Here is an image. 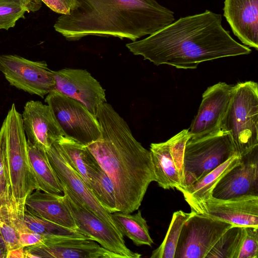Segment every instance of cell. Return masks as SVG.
Wrapping results in <instances>:
<instances>
[{
  "instance_id": "6da1fadb",
  "label": "cell",
  "mask_w": 258,
  "mask_h": 258,
  "mask_svg": "<svg viewBox=\"0 0 258 258\" xmlns=\"http://www.w3.org/2000/svg\"><path fill=\"white\" fill-rule=\"evenodd\" d=\"M222 21L221 15L207 10L181 17L126 46L134 54L156 66L183 69H196L204 61L250 53L248 47L231 37Z\"/></svg>"
},
{
  "instance_id": "7a4b0ae2",
  "label": "cell",
  "mask_w": 258,
  "mask_h": 258,
  "mask_svg": "<svg viewBox=\"0 0 258 258\" xmlns=\"http://www.w3.org/2000/svg\"><path fill=\"white\" fill-rule=\"evenodd\" d=\"M100 138L86 147L111 180L117 212L138 210L156 176L151 152L133 136L124 119L106 102L97 109Z\"/></svg>"
},
{
  "instance_id": "3957f363",
  "label": "cell",
  "mask_w": 258,
  "mask_h": 258,
  "mask_svg": "<svg viewBox=\"0 0 258 258\" xmlns=\"http://www.w3.org/2000/svg\"><path fill=\"white\" fill-rule=\"evenodd\" d=\"M174 20L173 11L156 0H73L53 27L69 41L93 35L135 41Z\"/></svg>"
},
{
  "instance_id": "277c9868",
  "label": "cell",
  "mask_w": 258,
  "mask_h": 258,
  "mask_svg": "<svg viewBox=\"0 0 258 258\" xmlns=\"http://www.w3.org/2000/svg\"><path fill=\"white\" fill-rule=\"evenodd\" d=\"M0 155L15 210L23 215L27 197L38 187L29 163L22 114L15 104L0 129Z\"/></svg>"
},
{
  "instance_id": "5b68a950",
  "label": "cell",
  "mask_w": 258,
  "mask_h": 258,
  "mask_svg": "<svg viewBox=\"0 0 258 258\" xmlns=\"http://www.w3.org/2000/svg\"><path fill=\"white\" fill-rule=\"evenodd\" d=\"M219 130L230 134L237 156L258 145V85L249 81L234 86Z\"/></svg>"
},
{
  "instance_id": "8992f818",
  "label": "cell",
  "mask_w": 258,
  "mask_h": 258,
  "mask_svg": "<svg viewBox=\"0 0 258 258\" xmlns=\"http://www.w3.org/2000/svg\"><path fill=\"white\" fill-rule=\"evenodd\" d=\"M234 155H237L228 132L219 130L205 136L190 138L184 151V186L202 178Z\"/></svg>"
},
{
  "instance_id": "52a82bcc",
  "label": "cell",
  "mask_w": 258,
  "mask_h": 258,
  "mask_svg": "<svg viewBox=\"0 0 258 258\" xmlns=\"http://www.w3.org/2000/svg\"><path fill=\"white\" fill-rule=\"evenodd\" d=\"M45 102L66 137L85 146L100 138L101 129L96 116L78 101L52 91L47 95Z\"/></svg>"
},
{
  "instance_id": "ba28073f",
  "label": "cell",
  "mask_w": 258,
  "mask_h": 258,
  "mask_svg": "<svg viewBox=\"0 0 258 258\" xmlns=\"http://www.w3.org/2000/svg\"><path fill=\"white\" fill-rule=\"evenodd\" d=\"M63 201L76 224V230L99 243L105 249L123 258H140L141 254L132 251L125 245L123 235L110 226L80 202L63 183Z\"/></svg>"
},
{
  "instance_id": "9c48e42d",
  "label": "cell",
  "mask_w": 258,
  "mask_h": 258,
  "mask_svg": "<svg viewBox=\"0 0 258 258\" xmlns=\"http://www.w3.org/2000/svg\"><path fill=\"white\" fill-rule=\"evenodd\" d=\"M232 226L191 211L182 227L174 258H206L219 238Z\"/></svg>"
},
{
  "instance_id": "30bf717a",
  "label": "cell",
  "mask_w": 258,
  "mask_h": 258,
  "mask_svg": "<svg viewBox=\"0 0 258 258\" xmlns=\"http://www.w3.org/2000/svg\"><path fill=\"white\" fill-rule=\"evenodd\" d=\"M0 71L10 84L42 98L53 91V71L44 61H32L12 54L0 55Z\"/></svg>"
},
{
  "instance_id": "8fae6325",
  "label": "cell",
  "mask_w": 258,
  "mask_h": 258,
  "mask_svg": "<svg viewBox=\"0 0 258 258\" xmlns=\"http://www.w3.org/2000/svg\"><path fill=\"white\" fill-rule=\"evenodd\" d=\"M53 73L55 85L53 91L78 101L94 115L99 106L107 102L105 90L87 71L64 68Z\"/></svg>"
},
{
  "instance_id": "7c38bea8",
  "label": "cell",
  "mask_w": 258,
  "mask_h": 258,
  "mask_svg": "<svg viewBox=\"0 0 258 258\" xmlns=\"http://www.w3.org/2000/svg\"><path fill=\"white\" fill-rule=\"evenodd\" d=\"M239 157V162L216 185L212 197L228 199L245 195L258 196V145Z\"/></svg>"
},
{
  "instance_id": "4fadbf2b",
  "label": "cell",
  "mask_w": 258,
  "mask_h": 258,
  "mask_svg": "<svg viewBox=\"0 0 258 258\" xmlns=\"http://www.w3.org/2000/svg\"><path fill=\"white\" fill-rule=\"evenodd\" d=\"M191 210L234 226L258 227V196L245 195L228 199L212 197Z\"/></svg>"
},
{
  "instance_id": "5bb4252c",
  "label": "cell",
  "mask_w": 258,
  "mask_h": 258,
  "mask_svg": "<svg viewBox=\"0 0 258 258\" xmlns=\"http://www.w3.org/2000/svg\"><path fill=\"white\" fill-rule=\"evenodd\" d=\"M234 86L219 82L204 92L197 114L188 129L190 138L205 136L219 130L231 101Z\"/></svg>"
},
{
  "instance_id": "9a60e30c",
  "label": "cell",
  "mask_w": 258,
  "mask_h": 258,
  "mask_svg": "<svg viewBox=\"0 0 258 258\" xmlns=\"http://www.w3.org/2000/svg\"><path fill=\"white\" fill-rule=\"evenodd\" d=\"M27 142L46 151L65 136L50 107L39 101L26 103L22 114Z\"/></svg>"
},
{
  "instance_id": "2e32d148",
  "label": "cell",
  "mask_w": 258,
  "mask_h": 258,
  "mask_svg": "<svg viewBox=\"0 0 258 258\" xmlns=\"http://www.w3.org/2000/svg\"><path fill=\"white\" fill-rule=\"evenodd\" d=\"M46 154L60 183L66 185L89 210L108 225L119 231L110 214L102 207L91 190L70 165L56 142L46 151Z\"/></svg>"
},
{
  "instance_id": "e0dca14e",
  "label": "cell",
  "mask_w": 258,
  "mask_h": 258,
  "mask_svg": "<svg viewBox=\"0 0 258 258\" xmlns=\"http://www.w3.org/2000/svg\"><path fill=\"white\" fill-rule=\"evenodd\" d=\"M25 258H123L86 239H72L24 247Z\"/></svg>"
},
{
  "instance_id": "ac0fdd59",
  "label": "cell",
  "mask_w": 258,
  "mask_h": 258,
  "mask_svg": "<svg viewBox=\"0 0 258 258\" xmlns=\"http://www.w3.org/2000/svg\"><path fill=\"white\" fill-rule=\"evenodd\" d=\"M223 16L245 46L258 49V0H224Z\"/></svg>"
},
{
  "instance_id": "d6986e66",
  "label": "cell",
  "mask_w": 258,
  "mask_h": 258,
  "mask_svg": "<svg viewBox=\"0 0 258 258\" xmlns=\"http://www.w3.org/2000/svg\"><path fill=\"white\" fill-rule=\"evenodd\" d=\"M25 205L31 212L42 218L65 227L77 229L64 203L63 196L36 189L27 197Z\"/></svg>"
},
{
  "instance_id": "ffe728a7",
  "label": "cell",
  "mask_w": 258,
  "mask_h": 258,
  "mask_svg": "<svg viewBox=\"0 0 258 258\" xmlns=\"http://www.w3.org/2000/svg\"><path fill=\"white\" fill-rule=\"evenodd\" d=\"M239 161V156H233L202 178L188 185L176 189L182 194L184 200L192 208L212 197V191L219 180Z\"/></svg>"
},
{
  "instance_id": "44dd1931",
  "label": "cell",
  "mask_w": 258,
  "mask_h": 258,
  "mask_svg": "<svg viewBox=\"0 0 258 258\" xmlns=\"http://www.w3.org/2000/svg\"><path fill=\"white\" fill-rule=\"evenodd\" d=\"M150 151L156 182L158 185L165 189L177 188L181 186V177L171 154L167 141L159 143H152Z\"/></svg>"
},
{
  "instance_id": "7402d4cb",
  "label": "cell",
  "mask_w": 258,
  "mask_h": 258,
  "mask_svg": "<svg viewBox=\"0 0 258 258\" xmlns=\"http://www.w3.org/2000/svg\"><path fill=\"white\" fill-rule=\"evenodd\" d=\"M27 149L30 167L39 190L60 194L63 192L61 184L51 167L46 152L28 143Z\"/></svg>"
},
{
  "instance_id": "603a6c76",
  "label": "cell",
  "mask_w": 258,
  "mask_h": 258,
  "mask_svg": "<svg viewBox=\"0 0 258 258\" xmlns=\"http://www.w3.org/2000/svg\"><path fill=\"white\" fill-rule=\"evenodd\" d=\"M72 168L90 188V172L97 162L86 146L63 137L55 142Z\"/></svg>"
},
{
  "instance_id": "cb8c5ba5",
  "label": "cell",
  "mask_w": 258,
  "mask_h": 258,
  "mask_svg": "<svg viewBox=\"0 0 258 258\" xmlns=\"http://www.w3.org/2000/svg\"><path fill=\"white\" fill-rule=\"evenodd\" d=\"M119 232L137 246L146 245L151 246L153 241L150 235L146 220L141 210L135 214L121 212L110 214Z\"/></svg>"
},
{
  "instance_id": "d4e9b609",
  "label": "cell",
  "mask_w": 258,
  "mask_h": 258,
  "mask_svg": "<svg viewBox=\"0 0 258 258\" xmlns=\"http://www.w3.org/2000/svg\"><path fill=\"white\" fill-rule=\"evenodd\" d=\"M90 189L108 213L117 212L113 183L98 162L90 172Z\"/></svg>"
},
{
  "instance_id": "484cf974",
  "label": "cell",
  "mask_w": 258,
  "mask_h": 258,
  "mask_svg": "<svg viewBox=\"0 0 258 258\" xmlns=\"http://www.w3.org/2000/svg\"><path fill=\"white\" fill-rule=\"evenodd\" d=\"M15 209L9 186L0 195V233L5 241L8 251L21 247L15 228Z\"/></svg>"
},
{
  "instance_id": "4316f807",
  "label": "cell",
  "mask_w": 258,
  "mask_h": 258,
  "mask_svg": "<svg viewBox=\"0 0 258 258\" xmlns=\"http://www.w3.org/2000/svg\"><path fill=\"white\" fill-rule=\"evenodd\" d=\"M244 227L233 225L229 228L206 258H237L244 236Z\"/></svg>"
},
{
  "instance_id": "83f0119b",
  "label": "cell",
  "mask_w": 258,
  "mask_h": 258,
  "mask_svg": "<svg viewBox=\"0 0 258 258\" xmlns=\"http://www.w3.org/2000/svg\"><path fill=\"white\" fill-rule=\"evenodd\" d=\"M24 221L28 229L32 232L79 239H90L78 231L52 223L36 215L26 207ZM91 240V239H90Z\"/></svg>"
},
{
  "instance_id": "f1b7e54d",
  "label": "cell",
  "mask_w": 258,
  "mask_h": 258,
  "mask_svg": "<svg viewBox=\"0 0 258 258\" xmlns=\"http://www.w3.org/2000/svg\"><path fill=\"white\" fill-rule=\"evenodd\" d=\"M190 215L191 212L181 210L173 214L166 236L159 247L152 251L151 258H174L182 227Z\"/></svg>"
},
{
  "instance_id": "f546056e",
  "label": "cell",
  "mask_w": 258,
  "mask_h": 258,
  "mask_svg": "<svg viewBox=\"0 0 258 258\" xmlns=\"http://www.w3.org/2000/svg\"><path fill=\"white\" fill-rule=\"evenodd\" d=\"M28 13L20 0H0V30H8Z\"/></svg>"
},
{
  "instance_id": "4dcf8cb0",
  "label": "cell",
  "mask_w": 258,
  "mask_h": 258,
  "mask_svg": "<svg viewBox=\"0 0 258 258\" xmlns=\"http://www.w3.org/2000/svg\"><path fill=\"white\" fill-rule=\"evenodd\" d=\"M190 137L188 129H184L167 141L171 154L181 177L182 182L181 186L184 185L183 172L184 148L186 143Z\"/></svg>"
},
{
  "instance_id": "1f68e13d",
  "label": "cell",
  "mask_w": 258,
  "mask_h": 258,
  "mask_svg": "<svg viewBox=\"0 0 258 258\" xmlns=\"http://www.w3.org/2000/svg\"><path fill=\"white\" fill-rule=\"evenodd\" d=\"M244 228V236L237 258H257L258 227Z\"/></svg>"
},
{
  "instance_id": "d6a6232c",
  "label": "cell",
  "mask_w": 258,
  "mask_h": 258,
  "mask_svg": "<svg viewBox=\"0 0 258 258\" xmlns=\"http://www.w3.org/2000/svg\"><path fill=\"white\" fill-rule=\"evenodd\" d=\"M50 9L60 14L69 13L70 7L64 0H41Z\"/></svg>"
},
{
  "instance_id": "836d02e7",
  "label": "cell",
  "mask_w": 258,
  "mask_h": 258,
  "mask_svg": "<svg viewBox=\"0 0 258 258\" xmlns=\"http://www.w3.org/2000/svg\"><path fill=\"white\" fill-rule=\"evenodd\" d=\"M25 8L29 12H35L39 11L42 7L41 0H20Z\"/></svg>"
},
{
  "instance_id": "e575fe53",
  "label": "cell",
  "mask_w": 258,
  "mask_h": 258,
  "mask_svg": "<svg viewBox=\"0 0 258 258\" xmlns=\"http://www.w3.org/2000/svg\"><path fill=\"white\" fill-rule=\"evenodd\" d=\"M6 258H25L24 247H19L8 251Z\"/></svg>"
},
{
  "instance_id": "d590c367",
  "label": "cell",
  "mask_w": 258,
  "mask_h": 258,
  "mask_svg": "<svg viewBox=\"0 0 258 258\" xmlns=\"http://www.w3.org/2000/svg\"><path fill=\"white\" fill-rule=\"evenodd\" d=\"M7 186L4 166L0 155V195L5 190Z\"/></svg>"
},
{
  "instance_id": "8d00e7d4",
  "label": "cell",
  "mask_w": 258,
  "mask_h": 258,
  "mask_svg": "<svg viewBox=\"0 0 258 258\" xmlns=\"http://www.w3.org/2000/svg\"><path fill=\"white\" fill-rule=\"evenodd\" d=\"M8 250L5 240L0 237V258H6Z\"/></svg>"
},
{
  "instance_id": "74e56055",
  "label": "cell",
  "mask_w": 258,
  "mask_h": 258,
  "mask_svg": "<svg viewBox=\"0 0 258 258\" xmlns=\"http://www.w3.org/2000/svg\"><path fill=\"white\" fill-rule=\"evenodd\" d=\"M64 1L66 2V3L68 4L69 7H70V8L73 6V0H64Z\"/></svg>"
},
{
  "instance_id": "f35d334b",
  "label": "cell",
  "mask_w": 258,
  "mask_h": 258,
  "mask_svg": "<svg viewBox=\"0 0 258 258\" xmlns=\"http://www.w3.org/2000/svg\"><path fill=\"white\" fill-rule=\"evenodd\" d=\"M1 236V233H0V237Z\"/></svg>"
}]
</instances>
